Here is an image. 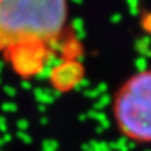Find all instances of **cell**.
I'll use <instances>...</instances> for the list:
<instances>
[{
    "instance_id": "4",
    "label": "cell",
    "mask_w": 151,
    "mask_h": 151,
    "mask_svg": "<svg viewBox=\"0 0 151 151\" xmlns=\"http://www.w3.org/2000/svg\"><path fill=\"white\" fill-rule=\"evenodd\" d=\"M142 28L146 32L151 33V13H147L142 18Z\"/></svg>"
},
{
    "instance_id": "1",
    "label": "cell",
    "mask_w": 151,
    "mask_h": 151,
    "mask_svg": "<svg viewBox=\"0 0 151 151\" xmlns=\"http://www.w3.org/2000/svg\"><path fill=\"white\" fill-rule=\"evenodd\" d=\"M67 0H0V52L19 73L33 74L67 23Z\"/></svg>"
},
{
    "instance_id": "2",
    "label": "cell",
    "mask_w": 151,
    "mask_h": 151,
    "mask_svg": "<svg viewBox=\"0 0 151 151\" xmlns=\"http://www.w3.org/2000/svg\"><path fill=\"white\" fill-rule=\"evenodd\" d=\"M119 132L136 144H151V69L145 68L122 83L112 101Z\"/></svg>"
},
{
    "instance_id": "3",
    "label": "cell",
    "mask_w": 151,
    "mask_h": 151,
    "mask_svg": "<svg viewBox=\"0 0 151 151\" xmlns=\"http://www.w3.org/2000/svg\"><path fill=\"white\" fill-rule=\"evenodd\" d=\"M127 4H129L130 8V13L132 15H137L139 14V0H127Z\"/></svg>"
}]
</instances>
